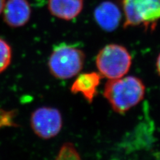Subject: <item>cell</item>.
<instances>
[{
    "mask_svg": "<svg viewBox=\"0 0 160 160\" xmlns=\"http://www.w3.org/2000/svg\"><path fill=\"white\" fill-rule=\"evenodd\" d=\"M146 88L141 79L134 76L109 79L103 96L112 108L118 113H124L143 99Z\"/></svg>",
    "mask_w": 160,
    "mask_h": 160,
    "instance_id": "obj_1",
    "label": "cell"
},
{
    "mask_svg": "<svg viewBox=\"0 0 160 160\" xmlns=\"http://www.w3.org/2000/svg\"><path fill=\"white\" fill-rule=\"evenodd\" d=\"M84 62L85 54L82 50L62 43L53 49L49 58L48 68L55 78L68 79L81 72Z\"/></svg>",
    "mask_w": 160,
    "mask_h": 160,
    "instance_id": "obj_2",
    "label": "cell"
},
{
    "mask_svg": "<svg viewBox=\"0 0 160 160\" xmlns=\"http://www.w3.org/2000/svg\"><path fill=\"white\" fill-rule=\"evenodd\" d=\"M124 27L153 32L160 22V0H123Z\"/></svg>",
    "mask_w": 160,
    "mask_h": 160,
    "instance_id": "obj_3",
    "label": "cell"
},
{
    "mask_svg": "<svg viewBox=\"0 0 160 160\" xmlns=\"http://www.w3.org/2000/svg\"><path fill=\"white\" fill-rule=\"evenodd\" d=\"M96 67L102 77L108 79L123 77L132 66V56L128 49L118 44H108L98 52Z\"/></svg>",
    "mask_w": 160,
    "mask_h": 160,
    "instance_id": "obj_4",
    "label": "cell"
},
{
    "mask_svg": "<svg viewBox=\"0 0 160 160\" xmlns=\"http://www.w3.org/2000/svg\"><path fill=\"white\" fill-rule=\"evenodd\" d=\"M30 123L33 132L43 139L56 137L62 128V116L56 108H39L32 113Z\"/></svg>",
    "mask_w": 160,
    "mask_h": 160,
    "instance_id": "obj_5",
    "label": "cell"
},
{
    "mask_svg": "<svg viewBox=\"0 0 160 160\" xmlns=\"http://www.w3.org/2000/svg\"><path fill=\"white\" fill-rule=\"evenodd\" d=\"M2 12L4 22L9 27L20 28L29 22L32 10L28 0H8Z\"/></svg>",
    "mask_w": 160,
    "mask_h": 160,
    "instance_id": "obj_6",
    "label": "cell"
},
{
    "mask_svg": "<svg viewBox=\"0 0 160 160\" xmlns=\"http://www.w3.org/2000/svg\"><path fill=\"white\" fill-rule=\"evenodd\" d=\"M94 18L100 28L110 32L119 26L122 13L116 4L107 1L100 3L95 9Z\"/></svg>",
    "mask_w": 160,
    "mask_h": 160,
    "instance_id": "obj_7",
    "label": "cell"
},
{
    "mask_svg": "<svg viewBox=\"0 0 160 160\" xmlns=\"http://www.w3.org/2000/svg\"><path fill=\"white\" fill-rule=\"evenodd\" d=\"M102 76L99 73L88 72L79 75L71 86V92L80 93L87 102L92 103L96 96Z\"/></svg>",
    "mask_w": 160,
    "mask_h": 160,
    "instance_id": "obj_8",
    "label": "cell"
},
{
    "mask_svg": "<svg viewBox=\"0 0 160 160\" xmlns=\"http://www.w3.org/2000/svg\"><path fill=\"white\" fill-rule=\"evenodd\" d=\"M83 0H48V9L52 16L69 21L79 16Z\"/></svg>",
    "mask_w": 160,
    "mask_h": 160,
    "instance_id": "obj_9",
    "label": "cell"
},
{
    "mask_svg": "<svg viewBox=\"0 0 160 160\" xmlns=\"http://www.w3.org/2000/svg\"><path fill=\"white\" fill-rule=\"evenodd\" d=\"M12 52L9 45L0 38V73L6 70L12 61Z\"/></svg>",
    "mask_w": 160,
    "mask_h": 160,
    "instance_id": "obj_10",
    "label": "cell"
},
{
    "mask_svg": "<svg viewBox=\"0 0 160 160\" xmlns=\"http://www.w3.org/2000/svg\"><path fill=\"white\" fill-rule=\"evenodd\" d=\"M79 155L74 146L72 143H69L63 145L62 148L60 149L58 157L56 158L57 159H79Z\"/></svg>",
    "mask_w": 160,
    "mask_h": 160,
    "instance_id": "obj_11",
    "label": "cell"
},
{
    "mask_svg": "<svg viewBox=\"0 0 160 160\" xmlns=\"http://www.w3.org/2000/svg\"><path fill=\"white\" fill-rule=\"evenodd\" d=\"M156 68H157V70L158 72L159 73V75L160 76V54L158 56V58H157V62H156Z\"/></svg>",
    "mask_w": 160,
    "mask_h": 160,
    "instance_id": "obj_12",
    "label": "cell"
},
{
    "mask_svg": "<svg viewBox=\"0 0 160 160\" xmlns=\"http://www.w3.org/2000/svg\"><path fill=\"white\" fill-rule=\"evenodd\" d=\"M5 3H6V0H0V14L3 12Z\"/></svg>",
    "mask_w": 160,
    "mask_h": 160,
    "instance_id": "obj_13",
    "label": "cell"
}]
</instances>
